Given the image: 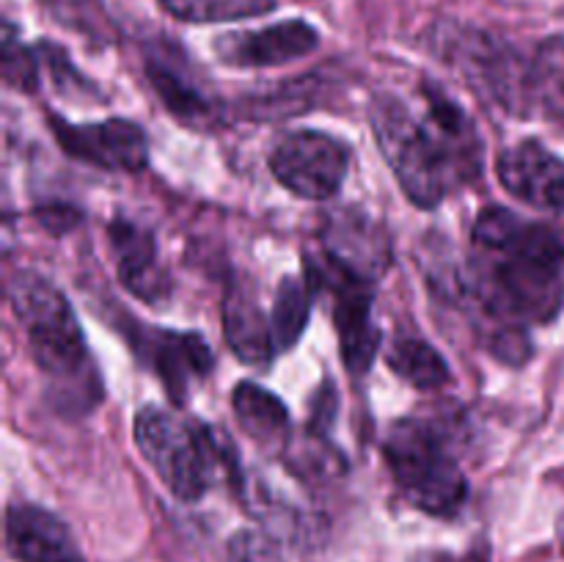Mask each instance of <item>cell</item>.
<instances>
[{"label": "cell", "mask_w": 564, "mask_h": 562, "mask_svg": "<svg viewBox=\"0 0 564 562\" xmlns=\"http://www.w3.org/2000/svg\"><path fill=\"white\" fill-rule=\"evenodd\" d=\"M460 290L485 350L521 367L532 358L529 325L551 323L564 306V235L507 207L482 209Z\"/></svg>", "instance_id": "obj_1"}, {"label": "cell", "mask_w": 564, "mask_h": 562, "mask_svg": "<svg viewBox=\"0 0 564 562\" xmlns=\"http://www.w3.org/2000/svg\"><path fill=\"white\" fill-rule=\"evenodd\" d=\"M419 105L378 94L369 105L375 141L416 207H438L455 187L482 171V138L471 116L433 83L419 86Z\"/></svg>", "instance_id": "obj_2"}, {"label": "cell", "mask_w": 564, "mask_h": 562, "mask_svg": "<svg viewBox=\"0 0 564 562\" xmlns=\"http://www.w3.org/2000/svg\"><path fill=\"white\" fill-rule=\"evenodd\" d=\"M9 301L58 408L91 411L102 397V383L69 301L58 287L31 270H20L11 279Z\"/></svg>", "instance_id": "obj_3"}, {"label": "cell", "mask_w": 564, "mask_h": 562, "mask_svg": "<svg viewBox=\"0 0 564 562\" xmlns=\"http://www.w3.org/2000/svg\"><path fill=\"white\" fill-rule=\"evenodd\" d=\"M386 463L413 507L435 518H455L468 499V479L455 455L452 430L441 419L408 417L391 428Z\"/></svg>", "instance_id": "obj_4"}, {"label": "cell", "mask_w": 564, "mask_h": 562, "mask_svg": "<svg viewBox=\"0 0 564 562\" xmlns=\"http://www.w3.org/2000/svg\"><path fill=\"white\" fill-rule=\"evenodd\" d=\"M135 444L165 488L182 501H198L215 483L218 468L231 463L224 441L202 422L147 406L135 417Z\"/></svg>", "instance_id": "obj_5"}, {"label": "cell", "mask_w": 564, "mask_h": 562, "mask_svg": "<svg viewBox=\"0 0 564 562\" xmlns=\"http://www.w3.org/2000/svg\"><path fill=\"white\" fill-rule=\"evenodd\" d=\"M430 47L479 97L512 116H532L529 58H523L507 39L482 28L441 22L433 28Z\"/></svg>", "instance_id": "obj_6"}, {"label": "cell", "mask_w": 564, "mask_h": 562, "mask_svg": "<svg viewBox=\"0 0 564 562\" xmlns=\"http://www.w3.org/2000/svg\"><path fill=\"white\" fill-rule=\"evenodd\" d=\"M306 275L314 290H328L334 295V320L339 331V345L345 367L350 375H364L372 367V358L380 347V331L372 323L375 281L350 273L334 259H308Z\"/></svg>", "instance_id": "obj_7"}, {"label": "cell", "mask_w": 564, "mask_h": 562, "mask_svg": "<svg viewBox=\"0 0 564 562\" xmlns=\"http://www.w3.org/2000/svg\"><path fill=\"white\" fill-rule=\"evenodd\" d=\"M270 171L295 196L323 202L345 185L350 171V149L328 132L297 130L275 143L270 154Z\"/></svg>", "instance_id": "obj_8"}, {"label": "cell", "mask_w": 564, "mask_h": 562, "mask_svg": "<svg viewBox=\"0 0 564 562\" xmlns=\"http://www.w3.org/2000/svg\"><path fill=\"white\" fill-rule=\"evenodd\" d=\"M50 130L69 158L97 165V169L132 174L149 163L147 132L130 119L72 125L61 116H50Z\"/></svg>", "instance_id": "obj_9"}, {"label": "cell", "mask_w": 564, "mask_h": 562, "mask_svg": "<svg viewBox=\"0 0 564 562\" xmlns=\"http://www.w3.org/2000/svg\"><path fill=\"white\" fill-rule=\"evenodd\" d=\"M499 182L521 202L545 213H564V160L540 141H521L496 160Z\"/></svg>", "instance_id": "obj_10"}, {"label": "cell", "mask_w": 564, "mask_h": 562, "mask_svg": "<svg viewBox=\"0 0 564 562\" xmlns=\"http://www.w3.org/2000/svg\"><path fill=\"white\" fill-rule=\"evenodd\" d=\"M135 350L152 364L174 402H185L193 380L207 378L215 364L207 342L187 331L135 328Z\"/></svg>", "instance_id": "obj_11"}, {"label": "cell", "mask_w": 564, "mask_h": 562, "mask_svg": "<svg viewBox=\"0 0 564 562\" xmlns=\"http://www.w3.org/2000/svg\"><path fill=\"white\" fill-rule=\"evenodd\" d=\"M319 33L303 20L275 22L259 31L226 33L215 42V53L224 64L257 69V66H281L314 53Z\"/></svg>", "instance_id": "obj_12"}, {"label": "cell", "mask_w": 564, "mask_h": 562, "mask_svg": "<svg viewBox=\"0 0 564 562\" xmlns=\"http://www.w3.org/2000/svg\"><path fill=\"white\" fill-rule=\"evenodd\" d=\"M323 253L367 281L389 268L391 246L378 224L358 209H339L323 229Z\"/></svg>", "instance_id": "obj_13"}, {"label": "cell", "mask_w": 564, "mask_h": 562, "mask_svg": "<svg viewBox=\"0 0 564 562\" xmlns=\"http://www.w3.org/2000/svg\"><path fill=\"white\" fill-rule=\"evenodd\" d=\"M6 549L20 562H83L69 527L44 507L25 501L6 510Z\"/></svg>", "instance_id": "obj_14"}, {"label": "cell", "mask_w": 564, "mask_h": 562, "mask_svg": "<svg viewBox=\"0 0 564 562\" xmlns=\"http://www.w3.org/2000/svg\"><path fill=\"white\" fill-rule=\"evenodd\" d=\"M116 270L127 290L147 303H163L171 295V279L158 259V242L138 224L116 218L108 226Z\"/></svg>", "instance_id": "obj_15"}, {"label": "cell", "mask_w": 564, "mask_h": 562, "mask_svg": "<svg viewBox=\"0 0 564 562\" xmlns=\"http://www.w3.org/2000/svg\"><path fill=\"white\" fill-rule=\"evenodd\" d=\"M147 77L171 116H176V119L191 127H204L215 121V114H218L215 102L202 91L196 77L187 72L185 58L176 50H149Z\"/></svg>", "instance_id": "obj_16"}, {"label": "cell", "mask_w": 564, "mask_h": 562, "mask_svg": "<svg viewBox=\"0 0 564 562\" xmlns=\"http://www.w3.org/2000/svg\"><path fill=\"white\" fill-rule=\"evenodd\" d=\"M224 328L231 350L246 364H264L275 353L270 314H264L246 281H231L226 290Z\"/></svg>", "instance_id": "obj_17"}, {"label": "cell", "mask_w": 564, "mask_h": 562, "mask_svg": "<svg viewBox=\"0 0 564 562\" xmlns=\"http://www.w3.org/2000/svg\"><path fill=\"white\" fill-rule=\"evenodd\" d=\"M231 408H235V417L240 422V428L257 444H284L286 435H290V413H286V406L273 391L262 389L259 383H251V380L237 383L235 395H231Z\"/></svg>", "instance_id": "obj_18"}, {"label": "cell", "mask_w": 564, "mask_h": 562, "mask_svg": "<svg viewBox=\"0 0 564 562\" xmlns=\"http://www.w3.org/2000/svg\"><path fill=\"white\" fill-rule=\"evenodd\" d=\"M532 116L564 127V36H551L529 58Z\"/></svg>", "instance_id": "obj_19"}, {"label": "cell", "mask_w": 564, "mask_h": 562, "mask_svg": "<svg viewBox=\"0 0 564 562\" xmlns=\"http://www.w3.org/2000/svg\"><path fill=\"white\" fill-rule=\"evenodd\" d=\"M386 364L413 389L433 391L449 383V364L430 342L419 336H400L386 347Z\"/></svg>", "instance_id": "obj_20"}, {"label": "cell", "mask_w": 564, "mask_h": 562, "mask_svg": "<svg viewBox=\"0 0 564 562\" xmlns=\"http://www.w3.org/2000/svg\"><path fill=\"white\" fill-rule=\"evenodd\" d=\"M312 281H303L290 275L279 284L273 309H270V331H273L275 353L290 350L297 345L308 325L312 314Z\"/></svg>", "instance_id": "obj_21"}, {"label": "cell", "mask_w": 564, "mask_h": 562, "mask_svg": "<svg viewBox=\"0 0 564 562\" xmlns=\"http://www.w3.org/2000/svg\"><path fill=\"white\" fill-rule=\"evenodd\" d=\"M39 3L66 31L80 33L94 44L113 42V22L102 0H39Z\"/></svg>", "instance_id": "obj_22"}, {"label": "cell", "mask_w": 564, "mask_h": 562, "mask_svg": "<svg viewBox=\"0 0 564 562\" xmlns=\"http://www.w3.org/2000/svg\"><path fill=\"white\" fill-rule=\"evenodd\" d=\"M165 11L187 22H235L262 17L275 9V0H160Z\"/></svg>", "instance_id": "obj_23"}, {"label": "cell", "mask_w": 564, "mask_h": 562, "mask_svg": "<svg viewBox=\"0 0 564 562\" xmlns=\"http://www.w3.org/2000/svg\"><path fill=\"white\" fill-rule=\"evenodd\" d=\"M39 53L22 47L17 42V31L11 22L3 28V80L6 86L17 88V91H36L39 83Z\"/></svg>", "instance_id": "obj_24"}, {"label": "cell", "mask_w": 564, "mask_h": 562, "mask_svg": "<svg viewBox=\"0 0 564 562\" xmlns=\"http://www.w3.org/2000/svg\"><path fill=\"white\" fill-rule=\"evenodd\" d=\"M39 53V61H42L44 66H47L50 72V80L55 83V88H58L64 97H72V94H88L91 91V86L86 80V77L80 75V72L72 66L69 55L64 53L61 47H55V44H39L36 47Z\"/></svg>", "instance_id": "obj_25"}, {"label": "cell", "mask_w": 564, "mask_h": 562, "mask_svg": "<svg viewBox=\"0 0 564 562\" xmlns=\"http://www.w3.org/2000/svg\"><path fill=\"white\" fill-rule=\"evenodd\" d=\"M229 560L231 562H284L279 549L270 543L268 538L257 532H240L231 538L229 543Z\"/></svg>", "instance_id": "obj_26"}, {"label": "cell", "mask_w": 564, "mask_h": 562, "mask_svg": "<svg viewBox=\"0 0 564 562\" xmlns=\"http://www.w3.org/2000/svg\"><path fill=\"white\" fill-rule=\"evenodd\" d=\"M435 562H488V551L477 549V551H471V554H466V556H438Z\"/></svg>", "instance_id": "obj_27"}, {"label": "cell", "mask_w": 564, "mask_h": 562, "mask_svg": "<svg viewBox=\"0 0 564 562\" xmlns=\"http://www.w3.org/2000/svg\"><path fill=\"white\" fill-rule=\"evenodd\" d=\"M560 543H562V551H564V523L560 527Z\"/></svg>", "instance_id": "obj_28"}]
</instances>
